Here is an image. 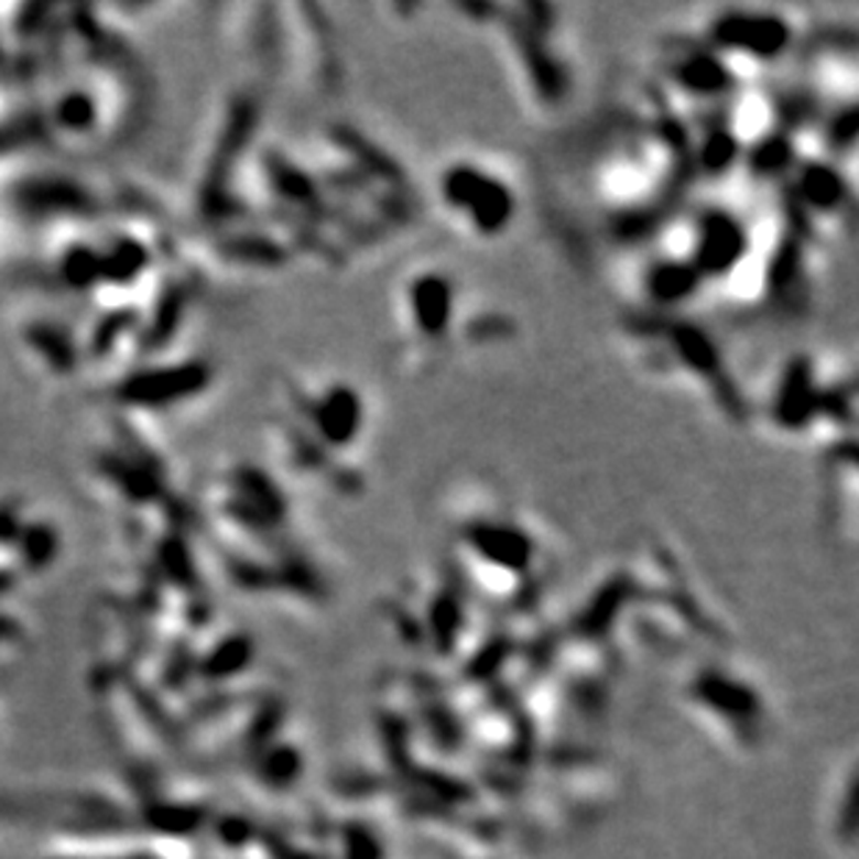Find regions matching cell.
Segmentation results:
<instances>
[{
  "label": "cell",
  "mask_w": 859,
  "mask_h": 859,
  "mask_svg": "<svg viewBox=\"0 0 859 859\" xmlns=\"http://www.w3.org/2000/svg\"><path fill=\"white\" fill-rule=\"evenodd\" d=\"M450 532L459 567L503 596L529 585L548 554V540L523 509L485 492L456 503Z\"/></svg>",
  "instance_id": "277c9868"
},
{
  "label": "cell",
  "mask_w": 859,
  "mask_h": 859,
  "mask_svg": "<svg viewBox=\"0 0 859 859\" xmlns=\"http://www.w3.org/2000/svg\"><path fill=\"white\" fill-rule=\"evenodd\" d=\"M432 200L445 226L463 240L498 242L523 209V189L512 164L490 151H459L434 173Z\"/></svg>",
  "instance_id": "8992f818"
},
{
  "label": "cell",
  "mask_w": 859,
  "mask_h": 859,
  "mask_svg": "<svg viewBox=\"0 0 859 859\" xmlns=\"http://www.w3.org/2000/svg\"><path fill=\"white\" fill-rule=\"evenodd\" d=\"M492 25V40L501 42L503 67L537 115H554L570 100L576 87L567 36L554 7H476Z\"/></svg>",
  "instance_id": "5b68a950"
},
{
  "label": "cell",
  "mask_w": 859,
  "mask_h": 859,
  "mask_svg": "<svg viewBox=\"0 0 859 859\" xmlns=\"http://www.w3.org/2000/svg\"><path fill=\"white\" fill-rule=\"evenodd\" d=\"M286 415L279 417L281 439L295 470L331 487L337 496H359L370 443V401L346 376H304L286 384Z\"/></svg>",
  "instance_id": "6da1fadb"
},
{
  "label": "cell",
  "mask_w": 859,
  "mask_h": 859,
  "mask_svg": "<svg viewBox=\"0 0 859 859\" xmlns=\"http://www.w3.org/2000/svg\"><path fill=\"white\" fill-rule=\"evenodd\" d=\"M620 331L626 351L632 354L643 373L673 381L693 395H704L720 415L731 421H740L749 412L746 395L731 381L715 339L702 326L687 320L684 312H632L620 323Z\"/></svg>",
  "instance_id": "3957f363"
},
{
  "label": "cell",
  "mask_w": 859,
  "mask_h": 859,
  "mask_svg": "<svg viewBox=\"0 0 859 859\" xmlns=\"http://www.w3.org/2000/svg\"><path fill=\"white\" fill-rule=\"evenodd\" d=\"M693 40L718 53L746 81L757 84L768 67L787 59L798 45V20L787 9L724 7L704 20Z\"/></svg>",
  "instance_id": "52a82bcc"
},
{
  "label": "cell",
  "mask_w": 859,
  "mask_h": 859,
  "mask_svg": "<svg viewBox=\"0 0 859 859\" xmlns=\"http://www.w3.org/2000/svg\"><path fill=\"white\" fill-rule=\"evenodd\" d=\"M392 351L401 368L423 373L459 342L481 346L487 339H501L487 331V323L474 326L465 312L463 281L439 259H421L395 279L390 293Z\"/></svg>",
  "instance_id": "7a4b0ae2"
}]
</instances>
